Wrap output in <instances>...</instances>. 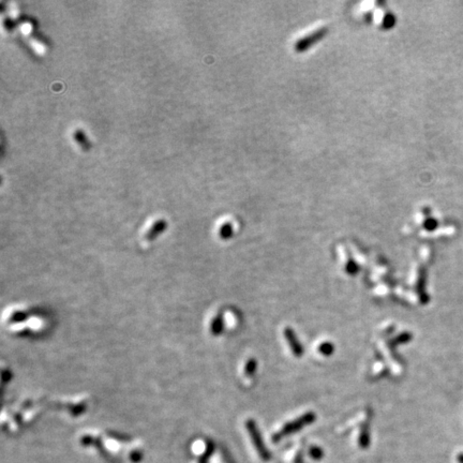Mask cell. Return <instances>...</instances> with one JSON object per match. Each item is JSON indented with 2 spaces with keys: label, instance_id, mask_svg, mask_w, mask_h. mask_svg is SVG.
<instances>
[{
  "label": "cell",
  "instance_id": "6da1fadb",
  "mask_svg": "<svg viewBox=\"0 0 463 463\" xmlns=\"http://www.w3.org/2000/svg\"><path fill=\"white\" fill-rule=\"evenodd\" d=\"M315 418H316V416H315L314 413H312V412H308V413L304 414L303 416L298 417L297 419L293 420V422L287 423L284 427L281 429L279 432H277L276 434L272 436V441L273 442H278L281 439H283V437H285V436H287L290 434H294V433L298 432L299 430H302L304 427L309 426V425H311L312 423H314Z\"/></svg>",
  "mask_w": 463,
  "mask_h": 463
},
{
  "label": "cell",
  "instance_id": "7a4b0ae2",
  "mask_svg": "<svg viewBox=\"0 0 463 463\" xmlns=\"http://www.w3.org/2000/svg\"><path fill=\"white\" fill-rule=\"evenodd\" d=\"M246 427H247V430H248L249 434H250V436H251V440H252L254 447H255L256 451L259 452V456L261 457V459L263 461H269L270 458H271V453L267 449V447L265 446V444L263 442V439H262L261 432L259 430V428H257L256 424L254 423V420L253 419H248L247 423H246Z\"/></svg>",
  "mask_w": 463,
  "mask_h": 463
},
{
  "label": "cell",
  "instance_id": "3957f363",
  "mask_svg": "<svg viewBox=\"0 0 463 463\" xmlns=\"http://www.w3.org/2000/svg\"><path fill=\"white\" fill-rule=\"evenodd\" d=\"M284 337L287 341V344L292 351V353H293V355L295 357H302L304 355V348L302 344H300L299 340L297 339L295 331L291 328H285Z\"/></svg>",
  "mask_w": 463,
  "mask_h": 463
},
{
  "label": "cell",
  "instance_id": "277c9868",
  "mask_svg": "<svg viewBox=\"0 0 463 463\" xmlns=\"http://www.w3.org/2000/svg\"><path fill=\"white\" fill-rule=\"evenodd\" d=\"M369 445H370V430L367 426H365L359 435V447L366 449L369 447Z\"/></svg>",
  "mask_w": 463,
  "mask_h": 463
},
{
  "label": "cell",
  "instance_id": "5b68a950",
  "mask_svg": "<svg viewBox=\"0 0 463 463\" xmlns=\"http://www.w3.org/2000/svg\"><path fill=\"white\" fill-rule=\"evenodd\" d=\"M74 140L76 141L77 144L81 146L83 149L88 150L90 148V143L87 140V137L85 136V134L82 131H76L74 133Z\"/></svg>",
  "mask_w": 463,
  "mask_h": 463
},
{
  "label": "cell",
  "instance_id": "8992f818",
  "mask_svg": "<svg viewBox=\"0 0 463 463\" xmlns=\"http://www.w3.org/2000/svg\"><path fill=\"white\" fill-rule=\"evenodd\" d=\"M165 225H166V224H165V222H164V221H158V222L156 223V224H154V225L151 227V229L149 230V233H148V236H147V237H148L149 239H150V238H153V237H156V236L160 233L161 230L164 229Z\"/></svg>",
  "mask_w": 463,
  "mask_h": 463
},
{
  "label": "cell",
  "instance_id": "52a82bcc",
  "mask_svg": "<svg viewBox=\"0 0 463 463\" xmlns=\"http://www.w3.org/2000/svg\"><path fill=\"white\" fill-rule=\"evenodd\" d=\"M319 351H320V353L324 356H330L333 353L334 346L333 344H331L330 342H323L322 344L319 346Z\"/></svg>",
  "mask_w": 463,
  "mask_h": 463
},
{
  "label": "cell",
  "instance_id": "ba28073f",
  "mask_svg": "<svg viewBox=\"0 0 463 463\" xmlns=\"http://www.w3.org/2000/svg\"><path fill=\"white\" fill-rule=\"evenodd\" d=\"M309 454H310V457L314 460H321L324 457V451L322 448L317 447V446H313V447H311L310 450H309Z\"/></svg>",
  "mask_w": 463,
  "mask_h": 463
},
{
  "label": "cell",
  "instance_id": "9c48e42d",
  "mask_svg": "<svg viewBox=\"0 0 463 463\" xmlns=\"http://www.w3.org/2000/svg\"><path fill=\"white\" fill-rule=\"evenodd\" d=\"M256 366H257V364H256V362L254 359L249 360V362L247 363V366H246V373L248 375H252L256 370Z\"/></svg>",
  "mask_w": 463,
  "mask_h": 463
},
{
  "label": "cell",
  "instance_id": "30bf717a",
  "mask_svg": "<svg viewBox=\"0 0 463 463\" xmlns=\"http://www.w3.org/2000/svg\"><path fill=\"white\" fill-rule=\"evenodd\" d=\"M346 271L350 273V274H355L357 271H358V266L352 261V262H349L348 265H346Z\"/></svg>",
  "mask_w": 463,
  "mask_h": 463
},
{
  "label": "cell",
  "instance_id": "8fae6325",
  "mask_svg": "<svg viewBox=\"0 0 463 463\" xmlns=\"http://www.w3.org/2000/svg\"><path fill=\"white\" fill-rule=\"evenodd\" d=\"M220 234L222 237H228L230 234H231V228L229 225H224L222 228H221V231H220Z\"/></svg>",
  "mask_w": 463,
  "mask_h": 463
},
{
  "label": "cell",
  "instance_id": "7c38bea8",
  "mask_svg": "<svg viewBox=\"0 0 463 463\" xmlns=\"http://www.w3.org/2000/svg\"><path fill=\"white\" fill-rule=\"evenodd\" d=\"M457 460H458L459 463H463V453H462V452H460V453L458 454Z\"/></svg>",
  "mask_w": 463,
  "mask_h": 463
}]
</instances>
